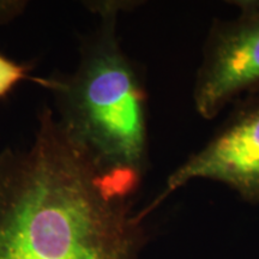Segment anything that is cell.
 Masks as SVG:
<instances>
[{
    "instance_id": "cell-5",
    "label": "cell",
    "mask_w": 259,
    "mask_h": 259,
    "mask_svg": "<svg viewBox=\"0 0 259 259\" xmlns=\"http://www.w3.org/2000/svg\"><path fill=\"white\" fill-rule=\"evenodd\" d=\"M31 67L28 64L19 63L0 52V100L4 99L19 83L31 79Z\"/></svg>"
},
{
    "instance_id": "cell-6",
    "label": "cell",
    "mask_w": 259,
    "mask_h": 259,
    "mask_svg": "<svg viewBox=\"0 0 259 259\" xmlns=\"http://www.w3.org/2000/svg\"><path fill=\"white\" fill-rule=\"evenodd\" d=\"M28 8L25 0H0V25L10 24L24 14Z\"/></svg>"
},
{
    "instance_id": "cell-3",
    "label": "cell",
    "mask_w": 259,
    "mask_h": 259,
    "mask_svg": "<svg viewBox=\"0 0 259 259\" xmlns=\"http://www.w3.org/2000/svg\"><path fill=\"white\" fill-rule=\"evenodd\" d=\"M227 3L235 15L212 19L193 79V108L205 120L259 92V0Z\"/></svg>"
},
{
    "instance_id": "cell-2",
    "label": "cell",
    "mask_w": 259,
    "mask_h": 259,
    "mask_svg": "<svg viewBox=\"0 0 259 259\" xmlns=\"http://www.w3.org/2000/svg\"><path fill=\"white\" fill-rule=\"evenodd\" d=\"M138 4L143 3H84L97 21L80 41L74 70L32 78L51 93L58 120L103 180L127 198L150 168L147 83L118 30L120 15Z\"/></svg>"
},
{
    "instance_id": "cell-1",
    "label": "cell",
    "mask_w": 259,
    "mask_h": 259,
    "mask_svg": "<svg viewBox=\"0 0 259 259\" xmlns=\"http://www.w3.org/2000/svg\"><path fill=\"white\" fill-rule=\"evenodd\" d=\"M148 239L50 105L30 143L0 153V259H142Z\"/></svg>"
},
{
    "instance_id": "cell-4",
    "label": "cell",
    "mask_w": 259,
    "mask_h": 259,
    "mask_svg": "<svg viewBox=\"0 0 259 259\" xmlns=\"http://www.w3.org/2000/svg\"><path fill=\"white\" fill-rule=\"evenodd\" d=\"M231 107L208 142L171 171L160 194L141 210L145 218L194 180L222 184L242 202L259 205V92L241 97Z\"/></svg>"
}]
</instances>
